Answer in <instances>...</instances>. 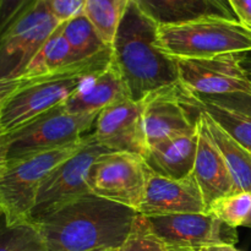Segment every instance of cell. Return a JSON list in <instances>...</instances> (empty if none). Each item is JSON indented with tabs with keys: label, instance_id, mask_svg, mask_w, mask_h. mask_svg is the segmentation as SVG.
I'll use <instances>...</instances> for the list:
<instances>
[{
	"label": "cell",
	"instance_id": "cell-1",
	"mask_svg": "<svg viewBox=\"0 0 251 251\" xmlns=\"http://www.w3.org/2000/svg\"><path fill=\"white\" fill-rule=\"evenodd\" d=\"M137 213L87 194L33 223L46 251H118Z\"/></svg>",
	"mask_w": 251,
	"mask_h": 251
},
{
	"label": "cell",
	"instance_id": "cell-2",
	"mask_svg": "<svg viewBox=\"0 0 251 251\" xmlns=\"http://www.w3.org/2000/svg\"><path fill=\"white\" fill-rule=\"evenodd\" d=\"M157 33L158 25L131 0L112 43V60L122 74L130 98L137 102L179 82L176 60L159 50Z\"/></svg>",
	"mask_w": 251,
	"mask_h": 251
},
{
	"label": "cell",
	"instance_id": "cell-3",
	"mask_svg": "<svg viewBox=\"0 0 251 251\" xmlns=\"http://www.w3.org/2000/svg\"><path fill=\"white\" fill-rule=\"evenodd\" d=\"M112 53L110 48L95 58L77 61L53 74L14 82L0 91L1 123L6 134L64 104L112 61Z\"/></svg>",
	"mask_w": 251,
	"mask_h": 251
},
{
	"label": "cell",
	"instance_id": "cell-4",
	"mask_svg": "<svg viewBox=\"0 0 251 251\" xmlns=\"http://www.w3.org/2000/svg\"><path fill=\"white\" fill-rule=\"evenodd\" d=\"M156 44L176 60L245 53L251 50V27L238 20L203 17L158 26Z\"/></svg>",
	"mask_w": 251,
	"mask_h": 251
},
{
	"label": "cell",
	"instance_id": "cell-5",
	"mask_svg": "<svg viewBox=\"0 0 251 251\" xmlns=\"http://www.w3.org/2000/svg\"><path fill=\"white\" fill-rule=\"evenodd\" d=\"M83 139L7 163L0 176V213L7 223L28 222L37 193L49 173L81 149Z\"/></svg>",
	"mask_w": 251,
	"mask_h": 251
},
{
	"label": "cell",
	"instance_id": "cell-6",
	"mask_svg": "<svg viewBox=\"0 0 251 251\" xmlns=\"http://www.w3.org/2000/svg\"><path fill=\"white\" fill-rule=\"evenodd\" d=\"M100 113L74 114L64 105L51 108L7 134L9 162L78 141L95 125Z\"/></svg>",
	"mask_w": 251,
	"mask_h": 251
},
{
	"label": "cell",
	"instance_id": "cell-7",
	"mask_svg": "<svg viewBox=\"0 0 251 251\" xmlns=\"http://www.w3.org/2000/svg\"><path fill=\"white\" fill-rule=\"evenodd\" d=\"M46 0H37L0 39V91L16 81L59 26Z\"/></svg>",
	"mask_w": 251,
	"mask_h": 251
},
{
	"label": "cell",
	"instance_id": "cell-8",
	"mask_svg": "<svg viewBox=\"0 0 251 251\" xmlns=\"http://www.w3.org/2000/svg\"><path fill=\"white\" fill-rule=\"evenodd\" d=\"M109 152L86 135L81 149L61 162L47 176L37 193L36 202L29 220H42L68 203L91 194L88 176L92 164L100 154ZM112 152V151H110Z\"/></svg>",
	"mask_w": 251,
	"mask_h": 251
},
{
	"label": "cell",
	"instance_id": "cell-9",
	"mask_svg": "<svg viewBox=\"0 0 251 251\" xmlns=\"http://www.w3.org/2000/svg\"><path fill=\"white\" fill-rule=\"evenodd\" d=\"M150 172L140 154L109 151L92 164L88 186L93 195L139 211Z\"/></svg>",
	"mask_w": 251,
	"mask_h": 251
},
{
	"label": "cell",
	"instance_id": "cell-10",
	"mask_svg": "<svg viewBox=\"0 0 251 251\" xmlns=\"http://www.w3.org/2000/svg\"><path fill=\"white\" fill-rule=\"evenodd\" d=\"M179 82L201 96L251 93V82L242 66V53L176 60Z\"/></svg>",
	"mask_w": 251,
	"mask_h": 251
},
{
	"label": "cell",
	"instance_id": "cell-11",
	"mask_svg": "<svg viewBox=\"0 0 251 251\" xmlns=\"http://www.w3.org/2000/svg\"><path fill=\"white\" fill-rule=\"evenodd\" d=\"M157 234L173 248L203 250L216 245H235L237 229L208 212L149 217Z\"/></svg>",
	"mask_w": 251,
	"mask_h": 251
},
{
	"label": "cell",
	"instance_id": "cell-12",
	"mask_svg": "<svg viewBox=\"0 0 251 251\" xmlns=\"http://www.w3.org/2000/svg\"><path fill=\"white\" fill-rule=\"evenodd\" d=\"M142 105L149 147L196 131L199 112L181 100L179 82L145 97Z\"/></svg>",
	"mask_w": 251,
	"mask_h": 251
},
{
	"label": "cell",
	"instance_id": "cell-13",
	"mask_svg": "<svg viewBox=\"0 0 251 251\" xmlns=\"http://www.w3.org/2000/svg\"><path fill=\"white\" fill-rule=\"evenodd\" d=\"M142 100L125 98L98 114L95 131L90 134L98 145L112 152H129L145 157L149 151L142 118Z\"/></svg>",
	"mask_w": 251,
	"mask_h": 251
},
{
	"label": "cell",
	"instance_id": "cell-14",
	"mask_svg": "<svg viewBox=\"0 0 251 251\" xmlns=\"http://www.w3.org/2000/svg\"><path fill=\"white\" fill-rule=\"evenodd\" d=\"M139 213L146 217L207 212L202 194L193 173L171 179L150 172L146 193Z\"/></svg>",
	"mask_w": 251,
	"mask_h": 251
},
{
	"label": "cell",
	"instance_id": "cell-15",
	"mask_svg": "<svg viewBox=\"0 0 251 251\" xmlns=\"http://www.w3.org/2000/svg\"><path fill=\"white\" fill-rule=\"evenodd\" d=\"M193 176L198 181L207 208L217 199L234 193V183L229 169L222 153L208 135L200 113L198 118V150Z\"/></svg>",
	"mask_w": 251,
	"mask_h": 251
},
{
	"label": "cell",
	"instance_id": "cell-16",
	"mask_svg": "<svg viewBox=\"0 0 251 251\" xmlns=\"http://www.w3.org/2000/svg\"><path fill=\"white\" fill-rule=\"evenodd\" d=\"M158 26L176 25L203 17L238 20L229 0H134ZM239 21V20H238Z\"/></svg>",
	"mask_w": 251,
	"mask_h": 251
},
{
	"label": "cell",
	"instance_id": "cell-17",
	"mask_svg": "<svg viewBox=\"0 0 251 251\" xmlns=\"http://www.w3.org/2000/svg\"><path fill=\"white\" fill-rule=\"evenodd\" d=\"M125 98H130L129 91L119 69L112 60L103 70L95 74L63 105L74 114L100 113L104 108Z\"/></svg>",
	"mask_w": 251,
	"mask_h": 251
},
{
	"label": "cell",
	"instance_id": "cell-18",
	"mask_svg": "<svg viewBox=\"0 0 251 251\" xmlns=\"http://www.w3.org/2000/svg\"><path fill=\"white\" fill-rule=\"evenodd\" d=\"M198 150L195 132L173 137L149 147L144 159L152 173L171 179H180L193 173Z\"/></svg>",
	"mask_w": 251,
	"mask_h": 251
},
{
	"label": "cell",
	"instance_id": "cell-19",
	"mask_svg": "<svg viewBox=\"0 0 251 251\" xmlns=\"http://www.w3.org/2000/svg\"><path fill=\"white\" fill-rule=\"evenodd\" d=\"M198 112L200 113L208 135L225 158L234 183V193H251V152L229 136L210 115L201 110Z\"/></svg>",
	"mask_w": 251,
	"mask_h": 251
},
{
	"label": "cell",
	"instance_id": "cell-20",
	"mask_svg": "<svg viewBox=\"0 0 251 251\" xmlns=\"http://www.w3.org/2000/svg\"><path fill=\"white\" fill-rule=\"evenodd\" d=\"M77 61L78 60L76 59V56L74 55L70 44H69V42L64 37L60 24L56 27L55 31L50 34V37L47 39L46 43L42 46V48L39 49L36 56L32 59L29 65L25 69L21 76L16 81H14V82L31 80V78L39 77V76L53 74L55 71L60 70V69L73 65V64L77 63Z\"/></svg>",
	"mask_w": 251,
	"mask_h": 251
},
{
	"label": "cell",
	"instance_id": "cell-21",
	"mask_svg": "<svg viewBox=\"0 0 251 251\" xmlns=\"http://www.w3.org/2000/svg\"><path fill=\"white\" fill-rule=\"evenodd\" d=\"M180 97L190 107L210 115L229 136L251 152V118L234 110L205 102L198 95L190 92L181 85Z\"/></svg>",
	"mask_w": 251,
	"mask_h": 251
},
{
	"label": "cell",
	"instance_id": "cell-22",
	"mask_svg": "<svg viewBox=\"0 0 251 251\" xmlns=\"http://www.w3.org/2000/svg\"><path fill=\"white\" fill-rule=\"evenodd\" d=\"M61 31L78 61L95 58L112 48V46L103 41L96 27L85 14L78 15L70 21L61 24Z\"/></svg>",
	"mask_w": 251,
	"mask_h": 251
},
{
	"label": "cell",
	"instance_id": "cell-23",
	"mask_svg": "<svg viewBox=\"0 0 251 251\" xmlns=\"http://www.w3.org/2000/svg\"><path fill=\"white\" fill-rule=\"evenodd\" d=\"M131 0H86L85 15L100 34L103 41L112 46L120 21Z\"/></svg>",
	"mask_w": 251,
	"mask_h": 251
},
{
	"label": "cell",
	"instance_id": "cell-24",
	"mask_svg": "<svg viewBox=\"0 0 251 251\" xmlns=\"http://www.w3.org/2000/svg\"><path fill=\"white\" fill-rule=\"evenodd\" d=\"M0 251H46L33 222L10 225L0 213Z\"/></svg>",
	"mask_w": 251,
	"mask_h": 251
},
{
	"label": "cell",
	"instance_id": "cell-25",
	"mask_svg": "<svg viewBox=\"0 0 251 251\" xmlns=\"http://www.w3.org/2000/svg\"><path fill=\"white\" fill-rule=\"evenodd\" d=\"M251 211V193H232L213 201L207 212L229 227H243Z\"/></svg>",
	"mask_w": 251,
	"mask_h": 251
},
{
	"label": "cell",
	"instance_id": "cell-26",
	"mask_svg": "<svg viewBox=\"0 0 251 251\" xmlns=\"http://www.w3.org/2000/svg\"><path fill=\"white\" fill-rule=\"evenodd\" d=\"M171 248L157 234L149 217L137 213L129 234L118 251H169Z\"/></svg>",
	"mask_w": 251,
	"mask_h": 251
},
{
	"label": "cell",
	"instance_id": "cell-27",
	"mask_svg": "<svg viewBox=\"0 0 251 251\" xmlns=\"http://www.w3.org/2000/svg\"><path fill=\"white\" fill-rule=\"evenodd\" d=\"M196 95V93H195ZM205 102L216 104L218 107L227 108L234 112L251 118V93H229V95L201 96L198 95Z\"/></svg>",
	"mask_w": 251,
	"mask_h": 251
},
{
	"label": "cell",
	"instance_id": "cell-28",
	"mask_svg": "<svg viewBox=\"0 0 251 251\" xmlns=\"http://www.w3.org/2000/svg\"><path fill=\"white\" fill-rule=\"evenodd\" d=\"M37 0H0V39Z\"/></svg>",
	"mask_w": 251,
	"mask_h": 251
},
{
	"label": "cell",
	"instance_id": "cell-29",
	"mask_svg": "<svg viewBox=\"0 0 251 251\" xmlns=\"http://www.w3.org/2000/svg\"><path fill=\"white\" fill-rule=\"evenodd\" d=\"M49 11L59 24L70 21L74 17L85 14L86 0H46Z\"/></svg>",
	"mask_w": 251,
	"mask_h": 251
},
{
	"label": "cell",
	"instance_id": "cell-30",
	"mask_svg": "<svg viewBox=\"0 0 251 251\" xmlns=\"http://www.w3.org/2000/svg\"><path fill=\"white\" fill-rule=\"evenodd\" d=\"M238 20L251 27V0H229Z\"/></svg>",
	"mask_w": 251,
	"mask_h": 251
},
{
	"label": "cell",
	"instance_id": "cell-31",
	"mask_svg": "<svg viewBox=\"0 0 251 251\" xmlns=\"http://www.w3.org/2000/svg\"><path fill=\"white\" fill-rule=\"evenodd\" d=\"M9 163V142L7 134L1 123V109H0V176L4 173Z\"/></svg>",
	"mask_w": 251,
	"mask_h": 251
},
{
	"label": "cell",
	"instance_id": "cell-32",
	"mask_svg": "<svg viewBox=\"0 0 251 251\" xmlns=\"http://www.w3.org/2000/svg\"><path fill=\"white\" fill-rule=\"evenodd\" d=\"M242 66L247 74V77L251 82V50L242 53Z\"/></svg>",
	"mask_w": 251,
	"mask_h": 251
},
{
	"label": "cell",
	"instance_id": "cell-33",
	"mask_svg": "<svg viewBox=\"0 0 251 251\" xmlns=\"http://www.w3.org/2000/svg\"><path fill=\"white\" fill-rule=\"evenodd\" d=\"M230 245H216V247H210L203 249V251H229Z\"/></svg>",
	"mask_w": 251,
	"mask_h": 251
},
{
	"label": "cell",
	"instance_id": "cell-34",
	"mask_svg": "<svg viewBox=\"0 0 251 251\" xmlns=\"http://www.w3.org/2000/svg\"><path fill=\"white\" fill-rule=\"evenodd\" d=\"M169 251H203V250H200V249H190V248H171V250Z\"/></svg>",
	"mask_w": 251,
	"mask_h": 251
},
{
	"label": "cell",
	"instance_id": "cell-35",
	"mask_svg": "<svg viewBox=\"0 0 251 251\" xmlns=\"http://www.w3.org/2000/svg\"><path fill=\"white\" fill-rule=\"evenodd\" d=\"M243 227H248V228H251V211H250V215H249V217H248V220L245 221V223H244V226H243Z\"/></svg>",
	"mask_w": 251,
	"mask_h": 251
},
{
	"label": "cell",
	"instance_id": "cell-36",
	"mask_svg": "<svg viewBox=\"0 0 251 251\" xmlns=\"http://www.w3.org/2000/svg\"><path fill=\"white\" fill-rule=\"evenodd\" d=\"M229 251H240V250L237 249V248H235V245H230Z\"/></svg>",
	"mask_w": 251,
	"mask_h": 251
}]
</instances>
